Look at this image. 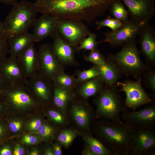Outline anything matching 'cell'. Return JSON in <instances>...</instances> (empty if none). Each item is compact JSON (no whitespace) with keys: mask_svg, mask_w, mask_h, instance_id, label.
I'll use <instances>...</instances> for the list:
<instances>
[{"mask_svg":"<svg viewBox=\"0 0 155 155\" xmlns=\"http://www.w3.org/2000/svg\"><path fill=\"white\" fill-rule=\"evenodd\" d=\"M79 133L72 129H67L62 130L59 135L57 140L63 146L67 147L72 142Z\"/></svg>","mask_w":155,"mask_h":155,"instance_id":"cell-30","label":"cell"},{"mask_svg":"<svg viewBox=\"0 0 155 155\" xmlns=\"http://www.w3.org/2000/svg\"><path fill=\"white\" fill-rule=\"evenodd\" d=\"M95 24L97 30H99L103 27H107L110 28L111 30L114 31L119 28L124 24L111 16H108L103 20L96 21Z\"/></svg>","mask_w":155,"mask_h":155,"instance_id":"cell-31","label":"cell"},{"mask_svg":"<svg viewBox=\"0 0 155 155\" xmlns=\"http://www.w3.org/2000/svg\"><path fill=\"white\" fill-rule=\"evenodd\" d=\"M98 124L96 133L112 155L130 154L133 138L136 130L123 121H114L105 119Z\"/></svg>","mask_w":155,"mask_h":155,"instance_id":"cell-2","label":"cell"},{"mask_svg":"<svg viewBox=\"0 0 155 155\" xmlns=\"http://www.w3.org/2000/svg\"><path fill=\"white\" fill-rule=\"evenodd\" d=\"M38 52V73L52 81L57 75L64 72L63 66L55 55L52 45L43 44Z\"/></svg>","mask_w":155,"mask_h":155,"instance_id":"cell-7","label":"cell"},{"mask_svg":"<svg viewBox=\"0 0 155 155\" xmlns=\"http://www.w3.org/2000/svg\"><path fill=\"white\" fill-rule=\"evenodd\" d=\"M155 154V130L154 127L135 131L130 155H154Z\"/></svg>","mask_w":155,"mask_h":155,"instance_id":"cell-12","label":"cell"},{"mask_svg":"<svg viewBox=\"0 0 155 155\" xmlns=\"http://www.w3.org/2000/svg\"><path fill=\"white\" fill-rule=\"evenodd\" d=\"M73 90L61 86L53 82V99L55 105L61 110H64L68 103L75 96Z\"/></svg>","mask_w":155,"mask_h":155,"instance_id":"cell-24","label":"cell"},{"mask_svg":"<svg viewBox=\"0 0 155 155\" xmlns=\"http://www.w3.org/2000/svg\"><path fill=\"white\" fill-rule=\"evenodd\" d=\"M25 85L29 91L44 102L48 101L51 92L53 90V82L38 73L28 78Z\"/></svg>","mask_w":155,"mask_h":155,"instance_id":"cell-16","label":"cell"},{"mask_svg":"<svg viewBox=\"0 0 155 155\" xmlns=\"http://www.w3.org/2000/svg\"><path fill=\"white\" fill-rule=\"evenodd\" d=\"M141 81V78H140L136 81L128 80L117 83V86L121 87L125 94V106L133 111L152 101L151 99L142 87Z\"/></svg>","mask_w":155,"mask_h":155,"instance_id":"cell-8","label":"cell"},{"mask_svg":"<svg viewBox=\"0 0 155 155\" xmlns=\"http://www.w3.org/2000/svg\"><path fill=\"white\" fill-rule=\"evenodd\" d=\"M16 58L20 67L28 78L38 73V53L34 44H31Z\"/></svg>","mask_w":155,"mask_h":155,"instance_id":"cell-18","label":"cell"},{"mask_svg":"<svg viewBox=\"0 0 155 155\" xmlns=\"http://www.w3.org/2000/svg\"><path fill=\"white\" fill-rule=\"evenodd\" d=\"M53 43L52 45L53 52L57 59L63 66H78L75 55L76 48L73 46L60 36L57 28L52 36Z\"/></svg>","mask_w":155,"mask_h":155,"instance_id":"cell-13","label":"cell"},{"mask_svg":"<svg viewBox=\"0 0 155 155\" xmlns=\"http://www.w3.org/2000/svg\"><path fill=\"white\" fill-rule=\"evenodd\" d=\"M123 122L135 130L154 127L155 125V106L152 105L139 111H130L127 109L121 115Z\"/></svg>","mask_w":155,"mask_h":155,"instance_id":"cell-10","label":"cell"},{"mask_svg":"<svg viewBox=\"0 0 155 155\" xmlns=\"http://www.w3.org/2000/svg\"><path fill=\"white\" fill-rule=\"evenodd\" d=\"M58 19L55 16L47 14H43L36 19L32 34L35 42L40 41L49 36L52 37L57 28Z\"/></svg>","mask_w":155,"mask_h":155,"instance_id":"cell-15","label":"cell"},{"mask_svg":"<svg viewBox=\"0 0 155 155\" xmlns=\"http://www.w3.org/2000/svg\"><path fill=\"white\" fill-rule=\"evenodd\" d=\"M113 0H36L38 12L58 19H75L91 23L104 15Z\"/></svg>","mask_w":155,"mask_h":155,"instance_id":"cell-1","label":"cell"},{"mask_svg":"<svg viewBox=\"0 0 155 155\" xmlns=\"http://www.w3.org/2000/svg\"><path fill=\"white\" fill-rule=\"evenodd\" d=\"M109 9L110 14L113 18L124 24L129 21L128 11L121 0H113Z\"/></svg>","mask_w":155,"mask_h":155,"instance_id":"cell-25","label":"cell"},{"mask_svg":"<svg viewBox=\"0 0 155 155\" xmlns=\"http://www.w3.org/2000/svg\"><path fill=\"white\" fill-rule=\"evenodd\" d=\"M104 84L102 79L99 76L78 84L75 88H77L78 94L86 99L98 95L103 90Z\"/></svg>","mask_w":155,"mask_h":155,"instance_id":"cell-23","label":"cell"},{"mask_svg":"<svg viewBox=\"0 0 155 155\" xmlns=\"http://www.w3.org/2000/svg\"><path fill=\"white\" fill-rule=\"evenodd\" d=\"M22 126L21 122L18 121H15L11 122L9 125L10 130L12 132H16L21 128Z\"/></svg>","mask_w":155,"mask_h":155,"instance_id":"cell-39","label":"cell"},{"mask_svg":"<svg viewBox=\"0 0 155 155\" xmlns=\"http://www.w3.org/2000/svg\"><path fill=\"white\" fill-rule=\"evenodd\" d=\"M141 51L147 61L154 63L155 60V28L149 22L142 25L139 34Z\"/></svg>","mask_w":155,"mask_h":155,"instance_id":"cell-14","label":"cell"},{"mask_svg":"<svg viewBox=\"0 0 155 155\" xmlns=\"http://www.w3.org/2000/svg\"><path fill=\"white\" fill-rule=\"evenodd\" d=\"M4 64L2 71L7 84L25 85L28 78L16 57H11Z\"/></svg>","mask_w":155,"mask_h":155,"instance_id":"cell-17","label":"cell"},{"mask_svg":"<svg viewBox=\"0 0 155 155\" xmlns=\"http://www.w3.org/2000/svg\"><path fill=\"white\" fill-rule=\"evenodd\" d=\"M38 12L34 3L21 1L13 5L3 22L7 39L28 32Z\"/></svg>","mask_w":155,"mask_h":155,"instance_id":"cell-3","label":"cell"},{"mask_svg":"<svg viewBox=\"0 0 155 155\" xmlns=\"http://www.w3.org/2000/svg\"><path fill=\"white\" fill-rule=\"evenodd\" d=\"M48 113L49 117L55 122L61 125L64 124L66 123V118L62 113L51 110H49Z\"/></svg>","mask_w":155,"mask_h":155,"instance_id":"cell-34","label":"cell"},{"mask_svg":"<svg viewBox=\"0 0 155 155\" xmlns=\"http://www.w3.org/2000/svg\"><path fill=\"white\" fill-rule=\"evenodd\" d=\"M52 82L61 86L73 89L77 84L76 77L74 75H69L64 72L57 75Z\"/></svg>","mask_w":155,"mask_h":155,"instance_id":"cell-27","label":"cell"},{"mask_svg":"<svg viewBox=\"0 0 155 155\" xmlns=\"http://www.w3.org/2000/svg\"><path fill=\"white\" fill-rule=\"evenodd\" d=\"M42 121L40 119L34 120L29 124L28 127L29 129L32 131L38 130L42 124Z\"/></svg>","mask_w":155,"mask_h":155,"instance_id":"cell-38","label":"cell"},{"mask_svg":"<svg viewBox=\"0 0 155 155\" xmlns=\"http://www.w3.org/2000/svg\"><path fill=\"white\" fill-rule=\"evenodd\" d=\"M77 84L86 81L99 76V72L97 65L84 70H77L75 72Z\"/></svg>","mask_w":155,"mask_h":155,"instance_id":"cell-28","label":"cell"},{"mask_svg":"<svg viewBox=\"0 0 155 155\" xmlns=\"http://www.w3.org/2000/svg\"><path fill=\"white\" fill-rule=\"evenodd\" d=\"M45 155H54V154L53 149L51 148L47 149L45 151Z\"/></svg>","mask_w":155,"mask_h":155,"instance_id":"cell-46","label":"cell"},{"mask_svg":"<svg viewBox=\"0 0 155 155\" xmlns=\"http://www.w3.org/2000/svg\"><path fill=\"white\" fill-rule=\"evenodd\" d=\"M38 130L39 134L41 136L47 139L53 136L55 131L52 126L46 123L42 124Z\"/></svg>","mask_w":155,"mask_h":155,"instance_id":"cell-33","label":"cell"},{"mask_svg":"<svg viewBox=\"0 0 155 155\" xmlns=\"http://www.w3.org/2000/svg\"><path fill=\"white\" fill-rule=\"evenodd\" d=\"M86 145L82 154L84 155H96L88 146Z\"/></svg>","mask_w":155,"mask_h":155,"instance_id":"cell-42","label":"cell"},{"mask_svg":"<svg viewBox=\"0 0 155 155\" xmlns=\"http://www.w3.org/2000/svg\"><path fill=\"white\" fill-rule=\"evenodd\" d=\"M11 57H17L35 42L32 34L28 32L21 34L7 39Z\"/></svg>","mask_w":155,"mask_h":155,"instance_id":"cell-22","label":"cell"},{"mask_svg":"<svg viewBox=\"0 0 155 155\" xmlns=\"http://www.w3.org/2000/svg\"><path fill=\"white\" fill-rule=\"evenodd\" d=\"M22 141L24 143L33 145L37 143L38 140L36 137L32 135H26L23 138Z\"/></svg>","mask_w":155,"mask_h":155,"instance_id":"cell-37","label":"cell"},{"mask_svg":"<svg viewBox=\"0 0 155 155\" xmlns=\"http://www.w3.org/2000/svg\"><path fill=\"white\" fill-rule=\"evenodd\" d=\"M84 60L93 63L94 65H99L103 64L105 61L104 56L99 50L96 48L92 51L85 56Z\"/></svg>","mask_w":155,"mask_h":155,"instance_id":"cell-32","label":"cell"},{"mask_svg":"<svg viewBox=\"0 0 155 155\" xmlns=\"http://www.w3.org/2000/svg\"><path fill=\"white\" fill-rule=\"evenodd\" d=\"M13 154L14 155H24V151L22 148L17 145L14 148Z\"/></svg>","mask_w":155,"mask_h":155,"instance_id":"cell-40","label":"cell"},{"mask_svg":"<svg viewBox=\"0 0 155 155\" xmlns=\"http://www.w3.org/2000/svg\"><path fill=\"white\" fill-rule=\"evenodd\" d=\"M1 35L5 36V28L3 22L0 21V35Z\"/></svg>","mask_w":155,"mask_h":155,"instance_id":"cell-45","label":"cell"},{"mask_svg":"<svg viewBox=\"0 0 155 155\" xmlns=\"http://www.w3.org/2000/svg\"><path fill=\"white\" fill-rule=\"evenodd\" d=\"M7 87L9 101L15 106L22 107L34 104L25 85L7 84Z\"/></svg>","mask_w":155,"mask_h":155,"instance_id":"cell-20","label":"cell"},{"mask_svg":"<svg viewBox=\"0 0 155 155\" xmlns=\"http://www.w3.org/2000/svg\"><path fill=\"white\" fill-rule=\"evenodd\" d=\"M31 155H38L39 154L37 151L34 150L32 152L30 153Z\"/></svg>","mask_w":155,"mask_h":155,"instance_id":"cell-47","label":"cell"},{"mask_svg":"<svg viewBox=\"0 0 155 155\" xmlns=\"http://www.w3.org/2000/svg\"><path fill=\"white\" fill-rule=\"evenodd\" d=\"M1 82L0 81V85H1Z\"/></svg>","mask_w":155,"mask_h":155,"instance_id":"cell-49","label":"cell"},{"mask_svg":"<svg viewBox=\"0 0 155 155\" xmlns=\"http://www.w3.org/2000/svg\"><path fill=\"white\" fill-rule=\"evenodd\" d=\"M136 43L135 40L125 43L119 52L108 54L106 59L114 63L121 74L138 79L148 67L141 60Z\"/></svg>","mask_w":155,"mask_h":155,"instance_id":"cell-4","label":"cell"},{"mask_svg":"<svg viewBox=\"0 0 155 155\" xmlns=\"http://www.w3.org/2000/svg\"><path fill=\"white\" fill-rule=\"evenodd\" d=\"M53 151L55 155H62V151L60 146L57 144H54L53 148Z\"/></svg>","mask_w":155,"mask_h":155,"instance_id":"cell-41","label":"cell"},{"mask_svg":"<svg viewBox=\"0 0 155 155\" xmlns=\"http://www.w3.org/2000/svg\"><path fill=\"white\" fill-rule=\"evenodd\" d=\"M147 73L146 77L147 86L154 94L155 92V73L154 71Z\"/></svg>","mask_w":155,"mask_h":155,"instance_id":"cell-35","label":"cell"},{"mask_svg":"<svg viewBox=\"0 0 155 155\" xmlns=\"http://www.w3.org/2000/svg\"><path fill=\"white\" fill-rule=\"evenodd\" d=\"M97 36L96 34L90 32L76 48V51L79 52L82 50L91 51L97 48L98 43L96 41Z\"/></svg>","mask_w":155,"mask_h":155,"instance_id":"cell-29","label":"cell"},{"mask_svg":"<svg viewBox=\"0 0 155 155\" xmlns=\"http://www.w3.org/2000/svg\"><path fill=\"white\" fill-rule=\"evenodd\" d=\"M57 29L65 41L76 48L90 32L83 21L75 19H58Z\"/></svg>","mask_w":155,"mask_h":155,"instance_id":"cell-6","label":"cell"},{"mask_svg":"<svg viewBox=\"0 0 155 155\" xmlns=\"http://www.w3.org/2000/svg\"><path fill=\"white\" fill-rule=\"evenodd\" d=\"M142 24L130 20L118 29L103 33L104 39L98 42V43L108 42L112 47L123 46L127 43L135 40Z\"/></svg>","mask_w":155,"mask_h":155,"instance_id":"cell-9","label":"cell"},{"mask_svg":"<svg viewBox=\"0 0 155 155\" xmlns=\"http://www.w3.org/2000/svg\"><path fill=\"white\" fill-rule=\"evenodd\" d=\"M0 154L1 155H11V152L8 148H5L0 151Z\"/></svg>","mask_w":155,"mask_h":155,"instance_id":"cell-44","label":"cell"},{"mask_svg":"<svg viewBox=\"0 0 155 155\" xmlns=\"http://www.w3.org/2000/svg\"><path fill=\"white\" fill-rule=\"evenodd\" d=\"M2 129L1 127L0 126V135L2 134Z\"/></svg>","mask_w":155,"mask_h":155,"instance_id":"cell-48","label":"cell"},{"mask_svg":"<svg viewBox=\"0 0 155 155\" xmlns=\"http://www.w3.org/2000/svg\"><path fill=\"white\" fill-rule=\"evenodd\" d=\"M127 8L130 20L143 24L149 22L155 15V0H121Z\"/></svg>","mask_w":155,"mask_h":155,"instance_id":"cell-11","label":"cell"},{"mask_svg":"<svg viewBox=\"0 0 155 155\" xmlns=\"http://www.w3.org/2000/svg\"><path fill=\"white\" fill-rule=\"evenodd\" d=\"M98 95L94 100L97 107L96 117L122 122L121 114L127 108L118 93L117 88L105 85L102 92Z\"/></svg>","mask_w":155,"mask_h":155,"instance_id":"cell-5","label":"cell"},{"mask_svg":"<svg viewBox=\"0 0 155 155\" xmlns=\"http://www.w3.org/2000/svg\"><path fill=\"white\" fill-rule=\"evenodd\" d=\"M100 75L105 85L111 88H117L121 73L116 65L112 61L106 59L104 63L97 65Z\"/></svg>","mask_w":155,"mask_h":155,"instance_id":"cell-21","label":"cell"},{"mask_svg":"<svg viewBox=\"0 0 155 155\" xmlns=\"http://www.w3.org/2000/svg\"><path fill=\"white\" fill-rule=\"evenodd\" d=\"M86 144L96 155H112L110 151L97 139L87 134L83 135Z\"/></svg>","mask_w":155,"mask_h":155,"instance_id":"cell-26","label":"cell"},{"mask_svg":"<svg viewBox=\"0 0 155 155\" xmlns=\"http://www.w3.org/2000/svg\"><path fill=\"white\" fill-rule=\"evenodd\" d=\"M71 117L77 125L85 129H89L92 117V108L89 106L80 102H73L70 108Z\"/></svg>","mask_w":155,"mask_h":155,"instance_id":"cell-19","label":"cell"},{"mask_svg":"<svg viewBox=\"0 0 155 155\" xmlns=\"http://www.w3.org/2000/svg\"><path fill=\"white\" fill-rule=\"evenodd\" d=\"M7 40L5 35H0V59L4 58L8 51Z\"/></svg>","mask_w":155,"mask_h":155,"instance_id":"cell-36","label":"cell"},{"mask_svg":"<svg viewBox=\"0 0 155 155\" xmlns=\"http://www.w3.org/2000/svg\"><path fill=\"white\" fill-rule=\"evenodd\" d=\"M18 0H0V2L7 5H12L18 2Z\"/></svg>","mask_w":155,"mask_h":155,"instance_id":"cell-43","label":"cell"}]
</instances>
